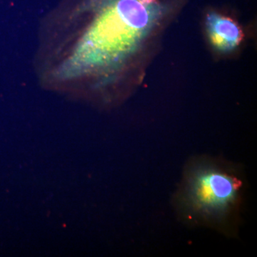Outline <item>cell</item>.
Wrapping results in <instances>:
<instances>
[{"instance_id":"obj_1","label":"cell","mask_w":257,"mask_h":257,"mask_svg":"<svg viewBox=\"0 0 257 257\" xmlns=\"http://www.w3.org/2000/svg\"><path fill=\"white\" fill-rule=\"evenodd\" d=\"M160 13L158 0H114L92 29V62L106 65L128 55L151 30Z\"/></svg>"},{"instance_id":"obj_2","label":"cell","mask_w":257,"mask_h":257,"mask_svg":"<svg viewBox=\"0 0 257 257\" xmlns=\"http://www.w3.org/2000/svg\"><path fill=\"white\" fill-rule=\"evenodd\" d=\"M240 187L239 181L226 171L208 164L197 165L186 182V202L203 217L220 219L234 207Z\"/></svg>"},{"instance_id":"obj_3","label":"cell","mask_w":257,"mask_h":257,"mask_svg":"<svg viewBox=\"0 0 257 257\" xmlns=\"http://www.w3.org/2000/svg\"><path fill=\"white\" fill-rule=\"evenodd\" d=\"M206 28L211 45L221 52H231L242 41V31L238 24L224 15H208Z\"/></svg>"}]
</instances>
